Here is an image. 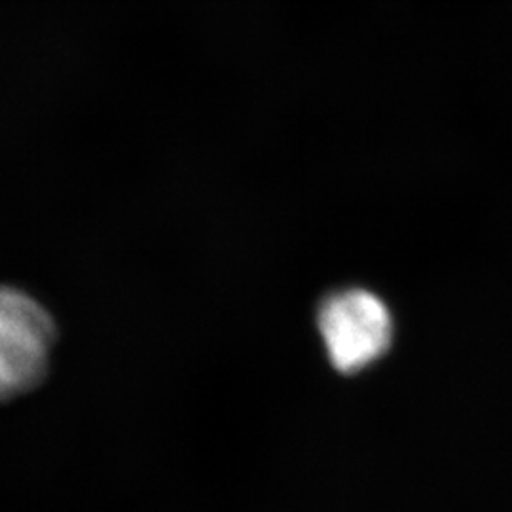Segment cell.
<instances>
[{"label": "cell", "mask_w": 512, "mask_h": 512, "mask_svg": "<svg viewBox=\"0 0 512 512\" xmlns=\"http://www.w3.org/2000/svg\"><path fill=\"white\" fill-rule=\"evenodd\" d=\"M57 340L54 317L31 294L0 287V401L35 389Z\"/></svg>", "instance_id": "1"}, {"label": "cell", "mask_w": 512, "mask_h": 512, "mask_svg": "<svg viewBox=\"0 0 512 512\" xmlns=\"http://www.w3.org/2000/svg\"><path fill=\"white\" fill-rule=\"evenodd\" d=\"M330 363L351 374L370 365L391 342V317L384 302L363 289L330 294L317 313Z\"/></svg>", "instance_id": "2"}]
</instances>
